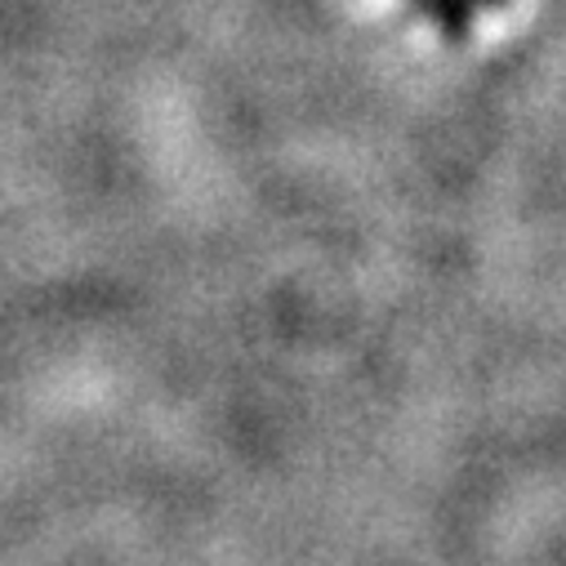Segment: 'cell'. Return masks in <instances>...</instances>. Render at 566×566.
I'll return each mask as SVG.
<instances>
[{"mask_svg":"<svg viewBox=\"0 0 566 566\" xmlns=\"http://www.w3.org/2000/svg\"><path fill=\"white\" fill-rule=\"evenodd\" d=\"M473 6L478 0H410V14H423L442 28L447 41H469V23H473Z\"/></svg>","mask_w":566,"mask_h":566,"instance_id":"obj_1","label":"cell"},{"mask_svg":"<svg viewBox=\"0 0 566 566\" xmlns=\"http://www.w3.org/2000/svg\"><path fill=\"white\" fill-rule=\"evenodd\" d=\"M478 6H495V10H504V6H509V0H478Z\"/></svg>","mask_w":566,"mask_h":566,"instance_id":"obj_2","label":"cell"}]
</instances>
